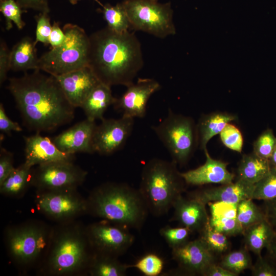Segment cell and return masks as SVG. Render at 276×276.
I'll return each mask as SVG.
<instances>
[{"mask_svg":"<svg viewBox=\"0 0 276 276\" xmlns=\"http://www.w3.org/2000/svg\"><path fill=\"white\" fill-rule=\"evenodd\" d=\"M8 89L14 97L24 124L30 130L52 131L69 123L75 107L65 96L56 78L35 70L9 80Z\"/></svg>","mask_w":276,"mask_h":276,"instance_id":"1","label":"cell"},{"mask_svg":"<svg viewBox=\"0 0 276 276\" xmlns=\"http://www.w3.org/2000/svg\"><path fill=\"white\" fill-rule=\"evenodd\" d=\"M143 63L141 43L133 33H118L106 27L89 36L87 65L101 82L127 86Z\"/></svg>","mask_w":276,"mask_h":276,"instance_id":"2","label":"cell"},{"mask_svg":"<svg viewBox=\"0 0 276 276\" xmlns=\"http://www.w3.org/2000/svg\"><path fill=\"white\" fill-rule=\"evenodd\" d=\"M94 254L86 226L76 220L52 226L49 245L36 269L42 276H75L87 274Z\"/></svg>","mask_w":276,"mask_h":276,"instance_id":"3","label":"cell"},{"mask_svg":"<svg viewBox=\"0 0 276 276\" xmlns=\"http://www.w3.org/2000/svg\"><path fill=\"white\" fill-rule=\"evenodd\" d=\"M86 200L87 214L129 229L140 230L149 213L139 189L126 183L101 184Z\"/></svg>","mask_w":276,"mask_h":276,"instance_id":"4","label":"cell"},{"mask_svg":"<svg viewBox=\"0 0 276 276\" xmlns=\"http://www.w3.org/2000/svg\"><path fill=\"white\" fill-rule=\"evenodd\" d=\"M186 184L175 162L153 158L143 168L138 189L149 213L160 217L173 208Z\"/></svg>","mask_w":276,"mask_h":276,"instance_id":"5","label":"cell"},{"mask_svg":"<svg viewBox=\"0 0 276 276\" xmlns=\"http://www.w3.org/2000/svg\"><path fill=\"white\" fill-rule=\"evenodd\" d=\"M52 232V227L37 220L7 227L4 239L11 262L21 271L36 270L44 258Z\"/></svg>","mask_w":276,"mask_h":276,"instance_id":"6","label":"cell"},{"mask_svg":"<svg viewBox=\"0 0 276 276\" xmlns=\"http://www.w3.org/2000/svg\"><path fill=\"white\" fill-rule=\"evenodd\" d=\"M63 30L65 42L39 58L38 70L58 76L87 65L89 36L76 25L66 24Z\"/></svg>","mask_w":276,"mask_h":276,"instance_id":"7","label":"cell"},{"mask_svg":"<svg viewBox=\"0 0 276 276\" xmlns=\"http://www.w3.org/2000/svg\"><path fill=\"white\" fill-rule=\"evenodd\" d=\"M152 129L177 165L187 164L199 147L197 124L193 119L171 109L167 117Z\"/></svg>","mask_w":276,"mask_h":276,"instance_id":"8","label":"cell"},{"mask_svg":"<svg viewBox=\"0 0 276 276\" xmlns=\"http://www.w3.org/2000/svg\"><path fill=\"white\" fill-rule=\"evenodd\" d=\"M130 26L157 37L164 38L176 33L171 3L153 0H124L122 2Z\"/></svg>","mask_w":276,"mask_h":276,"instance_id":"9","label":"cell"},{"mask_svg":"<svg viewBox=\"0 0 276 276\" xmlns=\"http://www.w3.org/2000/svg\"><path fill=\"white\" fill-rule=\"evenodd\" d=\"M37 210L47 218L63 222L87 214L86 198L77 189L36 191Z\"/></svg>","mask_w":276,"mask_h":276,"instance_id":"10","label":"cell"},{"mask_svg":"<svg viewBox=\"0 0 276 276\" xmlns=\"http://www.w3.org/2000/svg\"><path fill=\"white\" fill-rule=\"evenodd\" d=\"M87 174L73 162H53L32 168L30 185L36 191L77 189Z\"/></svg>","mask_w":276,"mask_h":276,"instance_id":"11","label":"cell"},{"mask_svg":"<svg viewBox=\"0 0 276 276\" xmlns=\"http://www.w3.org/2000/svg\"><path fill=\"white\" fill-rule=\"evenodd\" d=\"M129 229L103 219L86 226L93 252L118 258L125 254L134 243V236Z\"/></svg>","mask_w":276,"mask_h":276,"instance_id":"12","label":"cell"},{"mask_svg":"<svg viewBox=\"0 0 276 276\" xmlns=\"http://www.w3.org/2000/svg\"><path fill=\"white\" fill-rule=\"evenodd\" d=\"M134 119L122 116L118 119H104L96 125L93 136L94 152L108 155L121 149L132 131Z\"/></svg>","mask_w":276,"mask_h":276,"instance_id":"13","label":"cell"},{"mask_svg":"<svg viewBox=\"0 0 276 276\" xmlns=\"http://www.w3.org/2000/svg\"><path fill=\"white\" fill-rule=\"evenodd\" d=\"M125 92L116 98L113 105L123 116L143 118L146 114L147 105L150 97L160 88L156 80L151 78H139L136 83L126 86Z\"/></svg>","mask_w":276,"mask_h":276,"instance_id":"14","label":"cell"},{"mask_svg":"<svg viewBox=\"0 0 276 276\" xmlns=\"http://www.w3.org/2000/svg\"><path fill=\"white\" fill-rule=\"evenodd\" d=\"M214 253L199 238L172 249L173 259L177 263V273L203 275L205 270L216 263Z\"/></svg>","mask_w":276,"mask_h":276,"instance_id":"15","label":"cell"},{"mask_svg":"<svg viewBox=\"0 0 276 276\" xmlns=\"http://www.w3.org/2000/svg\"><path fill=\"white\" fill-rule=\"evenodd\" d=\"M55 76L67 99L75 107H81L91 91L101 82L91 69L85 66Z\"/></svg>","mask_w":276,"mask_h":276,"instance_id":"16","label":"cell"},{"mask_svg":"<svg viewBox=\"0 0 276 276\" xmlns=\"http://www.w3.org/2000/svg\"><path fill=\"white\" fill-rule=\"evenodd\" d=\"M96 126L95 121L87 119L80 122L52 140L62 152L71 154L76 153H94L92 146L93 136Z\"/></svg>","mask_w":276,"mask_h":276,"instance_id":"17","label":"cell"},{"mask_svg":"<svg viewBox=\"0 0 276 276\" xmlns=\"http://www.w3.org/2000/svg\"><path fill=\"white\" fill-rule=\"evenodd\" d=\"M205 162L201 166L181 175L186 183L193 186L211 183L227 184L233 181L235 175L227 169L228 163L212 158L206 149L204 151Z\"/></svg>","mask_w":276,"mask_h":276,"instance_id":"18","label":"cell"},{"mask_svg":"<svg viewBox=\"0 0 276 276\" xmlns=\"http://www.w3.org/2000/svg\"><path fill=\"white\" fill-rule=\"evenodd\" d=\"M25 142V162L32 167L57 161L73 162L75 154L61 151L52 139L42 136L39 133L24 137Z\"/></svg>","mask_w":276,"mask_h":276,"instance_id":"19","label":"cell"},{"mask_svg":"<svg viewBox=\"0 0 276 276\" xmlns=\"http://www.w3.org/2000/svg\"><path fill=\"white\" fill-rule=\"evenodd\" d=\"M205 205L195 198H185L181 195L173 205V215L170 221H177L191 233H200L209 222Z\"/></svg>","mask_w":276,"mask_h":276,"instance_id":"20","label":"cell"},{"mask_svg":"<svg viewBox=\"0 0 276 276\" xmlns=\"http://www.w3.org/2000/svg\"><path fill=\"white\" fill-rule=\"evenodd\" d=\"M254 186L255 185L236 179L235 182L195 191L191 193L190 197L205 204L213 202L238 203L242 200L251 199Z\"/></svg>","mask_w":276,"mask_h":276,"instance_id":"21","label":"cell"},{"mask_svg":"<svg viewBox=\"0 0 276 276\" xmlns=\"http://www.w3.org/2000/svg\"><path fill=\"white\" fill-rule=\"evenodd\" d=\"M238 119L237 114L221 111L202 114L197 124L199 140L198 148L204 151L209 141L219 134L225 126Z\"/></svg>","mask_w":276,"mask_h":276,"instance_id":"22","label":"cell"},{"mask_svg":"<svg viewBox=\"0 0 276 276\" xmlns=\"http://www.w3.org/2000/svg\"><path fill=\"white\" fill-rule=\"evenodd\" d=\"M110 87L101 82L91 91L81 107L86 119L94 121L104 119V112L109 106L114 104L116 100L112 95Z\"/></svg>","mask_w":276,"mask_h":276,"instance_id":"23","label":"cell"},{"mask_svg":"<svg viewBox=\"0 0 276 276\" xmlns=\"http://www.w3.org/2000/svg\"><path fill=\"white\" fill-rule=\"evenodd\" d=\"M35 41L29 36L21 39L13 47L10 53V70L14 71L38 70Z\"/></svg>","mask_w":276,"mask_h":276,"instance_id":"24","label":"cell"},{"mask_svg":"<svg viewBox=\"0 0 276 276\" xmlns=\"http://www.w3.org/2000/svg\"><path fill=\"white\" fill-rule=\"evenodd\" d=\"M268 159L263 158L252 151L242 155L237 169L236 179L255 185L269 172Z\"/></svg>","mask_w":276,"mask_h":276,"instance_id":"25","label":"cell"},{"mask_svg":"<svg viewBox=\"0 0 276 276\" xmlns=\"http://www.w3.org/2000/svg\"><path fill=\"white\" fill-rule=\"evenodd\" d=\"M274 228L266 219L246 228L243 233L245 247L257 256L270 242Z\"/></svg>","mask_w":276,"mask_h":276,"instance_id":"26","label":"cell"},{"mask_svg":"<svg viewBox=\"0 0 276 276\" xmlns=\"http://www.w3.org/2000/svg\"><path fill=\"white\" fill-rule=\"evenodd\" d=\"M32 167L24 163L13 171L0 184V193L6 196L20 198L30 185Z\"/></svg>","mask_w":276,"mask_h":276,"instance_id":"27","label":"cell"},{"mask_svg":"<svg viewBox=\"0 0 276 276\" xmlns=\"http://www.w3.org/2000/svg\"><path fill=\"white\" fill-rule=\"evenodd\" d=\"M129 265L121 262L118 257L94 252L88 270L90 276H125Z\"/></svg>","mask_w":276,"mask_h":276,"instance_id":"28","label":"cell"},{"mask_svg":"<svg viewBox=\"0 0 276 276\" xmlns=\"http://www.w3.org/2000/svg\"><path fill=\"white\" fill-rule=\"evenodd\" d=\"M102 13L107 27L118 33L129 31L131 27L126 12L122 3L112 6L109 4L102 5Z\"/></svg>","mask_w":276,"mask_h":276,"instance_id":"29","label":"cell"},{"mask_svg":"<svg viewBox=\"0 0 276 276\" xmlns=\"http://www.w3.org/2000/svg\"><path fill=\"white\" fill-rule=\"evenodd\" d=\"M252 200L247 199L237 204V219L244 231L250 225L266 219L263 210Z\"/></svg>","mask_w":276,"mask_h":276,"instance_id":"30","label":"cell"},{"mask_svg":"<svg viewBox=\"0 0 276 276\" xmlns=\"http://www.w3.org/2000/svg\"><path fill=\"white\" fill-rule=\"evenodd\" d=\"M249 250L245 247L225 255L220 265L238 275L246 269H251L252 265Z\"/></svg>","mask_w":276,"mask_h":276,"instance_id":"31","label":"cell"},{"mask_svg":"<svg viewBox=\"0 0 276 276\" xmlns=\"http://www.w3.org/2000/svg\"><path fill=\"white\" fill-rule=\"evenodd\" d=\"M276 197V168L271 167L268 174L254 186L251 199L266 201Z\"/></svg>","mask_w":276,"mask_h":276,"instance_id":"32","label":"cell"},{"mask_svg":"<svg viewBox=\"0 0 276 276\" xmlns=\"http://www.w3.org/2000/svg\"><path fill=\"white\" fill-rule=\"evenodd\" d=\"M200 238L214 254L225 252L228 249L229 241L225 235L213 229L209 223L200 232Z\"/></svg>","mask_w":276,"mask_h":276,"instance_id":"33","label":"cell"},{"mask_svg":"<svg viewBox=\"0 0 276 276\" xmlns=\"http://www.w3.org/2000/svg\"><path fill=\"white\" fill-rule=\"evenodd\" d=\"M0 11L6 19V28L10 30L14 23L19 30L25 27V22L22 19L21 14L25 11L16 0H0Z\"/></svg>","mask_w":276,"mask_h":276,"instance_id":"34","label":"cell"},{"mask_svg":"<svg viewBox=\"0 0 276 276\" xmlns=\"http://www.w3.org/2000/svg\"><path fill=\"white\" fill-rule=\"evenodd\" d=\"M159 233L168 246L173 249L181 247L188 243L191 232L183 226L172 227L166 225L159 229Z\"/></svg>","mask_w":276,"mask_h":276,"instance_id":"35","label":"cell"},{"mask_svg":"<svg viewBox=\"0 0 276 276\" xmlns=\"http://www.w3.org/2000/svg\"><path fill=\"white\" fill-rule=\"evenodd\" d=\"M276 146V136L271 128L264 130L254 141L252 152L259 156L269 159Z\"/></svg>","mask_w":276,"mask_h":276,"instance_id":"36","label":"cell"},{"mask_svg":"<svg viewBox=\"0 0 276 276\" xmlns=\"http://www.w3.org/2000/svg\"><path fill=\"white\" fill-rule=\"evenodd\" d=\"M146 276H157L162 273L164 268V261L157 255L149 253L137 261L134 264L129 265Z\"/></svg>","mask_w":276,"mask_h":276,"instance_id":"37","label":"cell"},{"mask_svg":"<svg viewBox=\"0 0 276 276\" xmlns=\"http://www.w3.org/2000/svg\"><path fill=\"white\" fill-rule=\"evenodd\" d=\"M220 139L224 146L238 153H241L243 137L240 130L232 123H228L219 134Z\"/></svg>","mask_w":276,"mask_h":276,"instance_id":"38","label":"cell"},{"mask_svg":"<svg viewBox=\"0 0 276 276\" xmlns=\"http://www.w3.org/2000/svg\"><path fill=\"white\" fill-rule=\"evenodd\" d=\"M209 225L214 230L227 237L243 234L244 229L237 218L211 216Z\"/></svg>","mask_w":276,"mask_h":276,"instance_id":"39","label":"cell"},{"mask_svg":"<svg viewBox=\"0 0 276 276\" xmlns=\"http://www.w3.org/2000/svg\"><path fill=\"white\" fill-rule=\"evenodd\" d=\"M49 13H40L36 16V29L35 43L41 42L45 45L49 44V38L51 33L52 26L50 22Z\"/></svg>","mask_w":276,"mask_h":276,"instance_id":"40","label":"cell"},{"mask_svg":"<svg viewBox=\"0 0 276 276\" xmlns=\"http://www.w3.org/2000/svg\"><path fill=\"white\" fill-rule=\"evenodd\" d=\"M255 263L251 268L253 276H276V265L267 257L257 256Z\"/></svg>","mask_w":276,"mask_h":276,"instance_id":"41","label":"cell"},{"mask_svg":"<svg viewBox=\"0 0 276 276\" xmlns=\"http://www.w3.org/2000/svg\"><path fill=\"white\" fill-rule=\"evenodd\" d=\"M208 204H210L211 216L237 218L238 203L213 202Z\"/></svg>","mask_w":276,"mask_h":276,"instance_id":"42","label":"cell"},{"mask_svg":"<svg viewBox=\"0 0 276 276\" xmlns=\"http://www.w3.org/2000/svg\"><path fill=\"white\" fill-rule=\"evenodd\" d=\"M13 154L4 148L0 151V184L15 169L13 166Z\"/></svg>","mask_w":276,"mask_h":276,"instance_id":"43","label":"cell"},{"mask_svg":"<svg viewBox=\"0 0 276 276\" xmlns=\"http://www.w3.org/2000/svg\"><path fill=\"white\" fill-rule=\"evenodd\" d=\"M10 53L7 44L1 40L0 43V83L7 79V73L10 70Z\"/></svg>","mask_w":276,"mask_h":276,"instance_id":"44","label":"cell"},{"mask_svg":"<svg viewBox=\"0 0 276 276\" xmlns=\"http://www.w3.org/2000/svg\"><path fill=\"white\" fill-rule=\"evenodd\" d=\"M0 130L2 133L10 135L11 131H21L22 128L15 122L12 121L6 113L3 104H0Z\"/></svg>","mask_w":276,"mask_h":276,"instance_id":"45","label":"cell"},{"mask_svg":"<svg viewBox=\"0 0 276 276\" xmlns=\"http://www.w3.org/2000/svg\"><path fill=\"white\" fill-rule=\"evenodd\" d=\"M23 9H31L40 13H49L50 8L49 0H16Z\"/></svg>","mask_w":276,"mask_h":276,"instance_id":"46","label":"cell"},{"mask_svg":"<svg viewBox=\"0 0 276 276\" xmlns=\"http://www.w3.org/2000/svg\"><path fill=\"white\" fill-rule=\"evenodd\" d=\"M66 35L62 30L58 22H54L49 38V44L52 48L61 45L66 40Z\"/></svg>","mask_w":276,"mask_h":276,"instance_id":"47","label":"cell"},{"mask_svg":"<svg viewBox=\"0 0 276 276\" xmlns=\"http://www.w3.org/2000/svg\"><path fill=\"white\" fill-rule=\"evenodd\" d=\"M263 210L267 221L276 229V197L264 201Z\"/></svg>","mask_w":276,"mask_h":276,"instance_id":"48","label":"cell"},{"mask_svg":"<svg viewBox=\"0 0 276 276\" xmlns=\"http://www.w3.org/2000/svg\"><path fill=\"white\" fill-rule=\"evenodd\" d=\"M203 276H237V275L214 263L205 270Z\"/></svg>","mask_w":276,"mask_h":276,"instance_id":"49","label":"cell"},{"mask_svg":"<svg viewBox=\"0 0 276 276\" xmlns=\"http://www.w3.org/2000/svg\"><path fill=\"white\" fill-rule=\"evenodd\" d=\"M267 257L276 265V229L273 237L266 247Z\"/></svg>","mask_w":276,"mask_h":276,"instance_id":"50","label":"cell"},{"mask_svg":"<svg viewBox=\"0 0 276 276\" xmlns=\"http://www.w3.org/2000/svg\"><path fill=\"white\" fill-rule=\"evenodd\" d=\"M268 160L271 167L276 168V146Z\"/></svg>","mask_w":276,"mask_h":276,"instance_id":"51","label":"cell"},{"mask_svg":"<svg viewBox=\"0 0 276 276\" xmlns=\"http://www.w3.org/2000/svg\"><path fill=\"white\" fill-rule=\"evenodd\" d=\"M70 1V2L71 3V4H73V5H75L77 3V2L79 1H80V0H69ZM96 1L97 3H98L100 5H102V4H101V3H100L99 2L98 0H95Z\"/></svg>","mask_w":276,"mask_h":276,"instance_id":"52","label":"cell"},{"mask_svg":"<svg viewBox=\"0 0 276 276\" xmlns=\"http://www.w3.org/2000/svg\"><path fill=\"white\" fill-rule=\"evenodd\" d=\"M153 1H158V0H153Z\"/></svg>","mask_w":276,"mask_h":276,"instance_id":"53","label":"cell"}]
</instances>
